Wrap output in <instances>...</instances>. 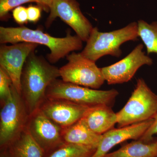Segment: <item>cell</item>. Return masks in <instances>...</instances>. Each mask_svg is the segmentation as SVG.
I'll return each instance as SVG.
<instances>
[{
	"instance_id": "1",
	"label": "cell",
	"mask_w": 157,
	"mask_h": 157,
	"mask_svg": "<svg viewBox=\"0 0 157 157\" xmlns=\"http://www.w3.org/2000/svg\"><path fill=\"white\" fill-rule=\"evenodd\" d=\"M35 51L26 60L21 79V95L29 115L39 109L48 86L60 76L59 69Z\"/></svg>"
},
{
	"instance_id": "2",
	"label": "cell",
	"mask_w": 157,
	"mask_h": 157,
	"mask_svg": "<svg viewBox=\"0 0 157 157\" xmlns=\"http://www.w3.org/2000/svg\"><path fill=\"white\" fill-rule=\"evenodd\" d=\"M30 42L47 46L50 53L47 55L51 63H55L75 51L81 50L82 42L77 35L72 36L70 30L63 38H56L40 29H32L25 26L18 27H0V43L2 44Z\"/></svg>"
},
{
	"instance_id": "3",
	"label": "cell",
	"mask_w": 157,
	"mask_h": 157,
	"mask_svg": "<svg viewBox=\"0 0 157 157\" xmlns=\"http://www.w3.org/2000/svg\"><path fill=\"white\" fill-rule=\"evenodd\" d=\"M139 38L137 22H132L122 28L109 32H100L94 27L81 54L96 62L105 56L119 57L121 55V45Z\"/></svg>"
},
{
	"instance_id": "4",
	"label": "cell",
	"mask_w": 157,
	"mask_h": 157,
	"mask_svg": "<svg viewBox=\"0 0 157 157\" xmlns=\"http://www.w3.org/2000/svg\"><path fill=\"white\" fill-rule=\"evenodd\" d=\"M116 113L118 128L152 119L157 113V95L143 78H138L128 101Z\"/></svg>"
},
{
	"instance_id": "5",
	"label": "cell",
	"mask_w": 157,
	"mask_h": 157,
	"mask_svg": "<svg viewBox=\"0 0 157 157\" xmlns=\"http://www.w3.org/2000/svg\"><path fill=\"white\" fill-rule=\"evenodd\" d=\"M118 94L115 89H94L57 78L48 86L46 98L63 99L88 107L100 104L111 107Z\"/></svg>"
},
{
	"instance_id": "6",
	"label": "cell",
	"mask_w": 157,
	"mask_h": 157,
	"mask_svg": "<svg viewBox=\"0 0 157 157\" xmlns=\"http://www.w3.org/2000/svg\"><path fill=\"white\" fill-rule=\"evenodd\" d=\"M1 105L0 145L6 149L26 128L29 115L22 96L13 85L10 95Z\"/></svg>"
},
{
	"instance_id": "7",
	"label": "cell",
	"mask_w": 157,
	"mask_h": 157,
	"mask_svg": "<svg viewBox=\"0 0 157 157\" xmlns=\"http://www.w3.org/2000/svg\"><path fill=\"white\" fill-rule=\"evenodd\" d=\"M67 63L59 69L63 81L97 90L104 84L101 68L95 62L74 52L67 56Z\"/></svg>"
},
{
	"instance_id": "8",
	"label": "cell",
	"mask_w": 157,
	"mask_h": 157,
	"mask_svg": "<svg viewBox=\"0 0 157 157\" xmlns=\"http://www.w3.org/2000/svg\"><path fill=\"white\" fill-rule=\"evenodd\" d=\"M49 11L45 22L47 28L57 17H59L73 29L83 42H87L94 27L82 14L76 0H54Z\"/></svg>"
},
{
	"instance_id": "9",
	"label": "cell",
	"mask_w": 157,
	"mask_h": 157,
	"mask_svg": "<svg viewBox=\"0 0 157 157\" xmlns=\"http://www.w3.org/2000/svg\"><path fill=\"white\" fill-rule=\"evenodd\" d=\"M143 48V44H138L128 55L119 61L101 68L105 81L109 85L128 82L141 67L152 65V59L145 54Z\"/></svg>"
},
{
	"instance_id": "10",
	"label": "cell",
	"mask_w": 157,
	"mask_h": 157,
	"mask_svg": "<svg viewBox=\"0 0 157 157\" xmlns=\"http://www.w3.org/2000/svg\"><path fill=\"white\" fill-rule=\"evenodd\" d=\"M26 128L45 154L65 143L63 138V128L47 117L40 109L29 116Z\"/></svg>"
},
{
	"instance_id": "11",
	"label": "cell",
	"mask_w": 157,
	"mask_h": 157,
	"mask_svg": "<svg viewBox=\"0 0 157 157\" xmlns=\"http://www.w3.org/2000/svg\"><path fill=\"white\" fill-rule=\"evenodd\" d=\"M38 45L23 42L11 45L2 44L0 47V67L9 74L12 85L20 94L21 79L25 63L30 54L36 50Z\"/></svg>"
},
{
	"instance_id": "12",
	"label": "cell",
	"mask_w": 157,
	"mask_h": 157,
	"mask_svg": "<svg viewBox=\"0 0 157 157\" xmlns=\"http://www.w3.org/2000/svg\"><path fill=\"white\" fill-rule=\"evenodd\" d=\"M88 108L67 100L46 98L39 109L64 129L81 120Z\"/></svg>"
},
{
	"instance_id": "13",
	"label": "cell",
	"mask_w": 157,
	"mask_h": 157,
	"mask_svg": "<svg viewBox=\"0 0 157 157\" xmlns=\"http://www.w3.org/2000/svg\"><path fill=\"white\" fill-rule=\"evenodd\" d=\"M153 121L152 119L109 130L102 135L100 143L91 157H104L116 145L128 140H138L151 126Z\"/></svg>"
},
{
	"instance_id": "14",
	"label": "cell",
	"mask_w": 157,
	"mask_h": 157,
	"mask_svg": "<svg viewBox=\"0 0 157 157\" xmlns=\"http://www.w3.org/2000/svg\"><path fill=\"white\" fill-rule=\"evenodd\" d=\"M82 119L92 131L100 135L113 129L117 121V113L106 104L89 107Z\"/></svg>"
},
{
	"instance_id": "15",
	"label": "cell",
	"mask_w": 157,
	"mask_h": 157,
	"mask_svg": "<svg viewBox=\"0 0 157 157\" xmlns=\"http://www.w3.org/2000/svg\"><path fill=\"white\" fill-rule=\"evenodd\" d=\"M102 135L93 132L88 127L83 119L63 129V138L65 143L73 144L97 149Z\"/></svg>"
},
{
	"instance_id": "16",
	"label": "cell",
	"mask_w": 157,
	"mask_h": 157,
	"mask_svg": "<svg viewBox=\"0 0 157 157\" xmlns=\"http://www.w3.org/2000/svg\"><path fill=\"white\" fill-rule=\"evenodd\" d=\"M6 149L9 157H44L45 154L26 128Z\"/></svg>"
},
{
	"instance_id": "17",
	"label": "cell",
	"mask_w": 157,
	"mask_h": 157,
	"mask_svg": "<svg viewBox=\"0 0 157 157\" xmlns=\"http://www.w3.org/2000/svg\"><path fill=\"white\" fill-rule=\"evenodd\" d=\"M104 157H157V139L149 142L134 140Z\"/></svg>"
},
{
	"instance_id": "18",
	"label": "cell",
	"mask_w": 157,
	"mask_h": 157,
	"mask_svg": "<svg viewBox=\"0 0 157 157\" xmlns=\"http://www.w3.org/2000/svg\"><path fill=\"white\" fill-rule=\"evenodd\" d=\"M137 24L138 36L146 47L147 54H157V21L148 23L140 20Z\"/></svg>"
},
{
	"instance_id": "19",
	"label": "cell",
	"mask_w": 157,
	"mask_h": 157,
	"mask_svg": "<svg viewBox=\"0 0 157 157\" xmlns=\"http://www.w3.org/2000/svg\"><path fill=\"white\" fill-rule=\"evenodd\" d=\"M96 150L88 147L64 143L48 152L46 157H91Z\"/></svg>"
},
{
	"instance_id": "20",
	"label": "cell",
	"mask_w": 157,
	"mask_h": 157,
	"mask_svg": "<svg viewBox=\"0 0 157 157\" xmlns=\"http://www.w3.org/2000/svg\"><path fill=\"white\" fill-rule=\"evenodd\" d=\"M35 2L37 0H0V19L2 21H7L10 17L9 12L25 3Z\"/></svg>"
},
{
	"instance_id": "21",
	"label": "cell",
	"mask_w": 157,
	"mask_h": 157,
	"mask_svg": "<svg viewBox=\"0 0 157 157\" xmlns=\"http://www.w3.org/2000/svg\"><path fill=\"white\" fill-rule=\"evenodd\" d=\"M12 82L9 74L0 67V100L1 104L8 98L11 93Z\"/></svg>"
},
{
	"instance_id": "22",
	"label": "cell",
	"mask_w": 157,
	"mask_h": 157,
	"mask_svg": "<svg viewBox=\"0 0 157 157\" xmlns=\"http://www.w3.org/2000/svg\"><path fill=\"white\" fill-rule=\"evenodd\" d=\"M12 16L15 22L21 26L29 21L27 8L23 6H19L13 9Z\"/></svg>"
},
{
	"instance_id": "23",
	"label": "cell",
	"mask_w": 157,
	"mask_h": 157,
	"mask_svg": "<svg viewBox=\"0 0 157 157\" xmlns=\"http://www.w3.org/2000/svg\"><path fill=\"white\" fill-rule=\"evenodd\" d=\"M157 134V113L154 118V121L151 126L147 129L140 140L144 142H149L154 139L153 136Z\"/></svg>"
},
{
	"instance_id": "24",
	"label": "cell",
	"mask_w": 157,
	"mask_h": 157,
	"mask_svg": "<svg viewBox=\"0 0 157 157\" xmlns=\"http://www.w3.org/2000/svg\"><path fill=\"white\" fill-rule=\"evenodd\" d=\"M42 9L39 6H30L27 8L29 21L37 22L41 17Z\"/></svg>"
},
{
	"instance_id": "25",
	"label": "cell",
	"mask_w": 157,
	"mask_h": 157,
	"mask_svg": "<svg viewBox=\"0 0 157 157\" xmlns=\"http://www.w3.org/2000/svg\"><path fill=\"white\" fill-rule=\"evenodd\" d=\"M54 0H37L38 5L46 12L50 11V8Z\"/></svg>"
},
{
	"instance_id": "26",
	"label": "cell",
	"mask_w": 157,
	"mask_h": 157,
	"mask_svg": "<svg viewBox=\"0 0 157 157\" xmlns=\"http://www.w3.org/2000/svg\"><path fill=\"white\" fill-rule=\"evenodd\" d=\"M0 157H9V155H8V152L6 149L4 151L2 152L1 154V156Z\"/></svg>"
}]
</instances>
